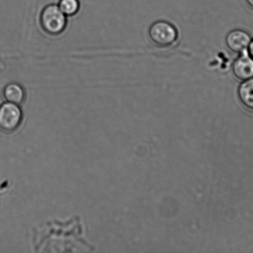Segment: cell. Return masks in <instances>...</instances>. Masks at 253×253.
<instances>
[{
  "instance_id": "6da1fadb",
  "label": "cell",
  "mask_w": 253,
  "mask_h": 253,
  "mask_svg": "<svg viewBox=\"0 0 253 253\" xmlns=\"http://www.w3.org/2000/svg\"><path fill=\"white\" fill-rule=\"evenodd\" d=\"M67 17L58 5L50 4L44 7L40 16V23L44 31L51 36L63 33L67 26Z\"/></svg>"
},
{
  "instance_id": "7a4b0ae2",
  "label": "cell",
  "mask_w": 253,
  "mask_h": 253,
  "mask_svg": "<svg viewBox=\"0 0 253 253\" xmlns=\"http://www.w3.org/2000/svg\"><path fill=\"white\" fill-rule=\"evenodd\" d=\"M151 43L159 48H168L173 45L178 39V32L170 22L158 21L151 24L148 31Z\"/></svg>"
},
{
  "instance_id": "3957f363",
  "label": "cell",
  "mask_w": 253,
  "mask_h": 253,
  "mask_svg": "<svg viewBox=\"0 0 253 253\" xmlns=\"http://www.w3.org/2000/svg\"><path fill=\"white\" fill-rule=\"evenodd\" d=\"M22 111L19 105L6 102L0 106V130L4 132H13L22 123Z\"/></svg>"
},
{
  "instance_id": "277c9868",
  "label": "cell",
  "mask_w": 253,
  "mask_h": 253,
  "mask_svg": "<svg viewBox=\"0 0 253 253\" xmlns=\"http://www.w3.org/2000/svg\"><path fill=\"white\" fill-rule=\"evenodd\" d=\"M251 42L252 38L250 34L241 29L233 30L225 37V44L228 49L237 54L247 51Z\"/></svg>"
},
{
  "instance_id": "5b68a950",
  "label": "cell",
  "mask_w": 253,
  "mask_h": 253,
  "mask_svg": "<svg viewBox=\"0 0 253 253\" xmlns=\"http://www.w3.org/2000/svg\"><path fill=\"white\" fill-rule=\"evenodd\" d=\"M233 74L237 80L245 81L253 78V58L247 51L240 54L232 66Z\"/></svg>"
},
{
  "instance_id": "8992f818",
  "label": "cell",
  "mask_w": 253,
  "mask_h": 253,
  "mask_svg": "<svg viewBox=\"0 0 253 253\" xmlns=\"http://www.w3.org/2000/svg\"><path fill=\"white\" fill-rule=\"evenodd\" d=\"M3 95L7 102L18 105H21L26 98V92L23 86L16 83L7 84L4 88Z\"/></svg>"
},
{
  "instance_id": "52a82bcc",
  "label": "cell",
  "mask_w": 253,
  "mask_h": 253,
  "mask_svg": "<svg viewBox=\"0 0 253 253\" xmlns=\"http://www.w3.org/2000/svg\"><path fill=\"white\" fill-rule=\"evenodd\" d=\"M238 97L245 108L253 111V78L243 82L238 89Z\"/></svg>"
},
{
  "instance_id": "ba28073f",
  "label": "cell",
  "mask_w": 253,
  "mask_h": 253,
  "mask_svg": "<svg viewBox=\"0 0 253 253\" xmlns=\"http://www.w3.org/2000/svg\"><path fill=\"white\" fill-rule=\"evenodd\" d=\"M58 6L66 17L73 16L80 9L79 0H59Z\"/></svg>"
},
{
  "instance_id": "9c48e42d",
  "label": "cell",
  "mask_w": 253,
  "mask_h": 253,
  "mask_svg": "<svg viewBox=\"0 0 253 253\" xmlns=\"http://www.w3.org/2000/svg\"><path fill=\"white\" fill-rule=\"evenodd\" d=\"M249 51L250 56L253 58V41L251 42V43L250 44Z\"/></svg>"
},
{
  "instance_id": "30bf717a",
  "label": "cell",
  "mask_w": 253,
  "mask_h": 253,
  "mask_svg": "<svg viewBox=\"0 0 253 253\" xmlns=\"http://www.w3.org/2000/svg\"><path fill=\"white\" fill-rule=\"evenodd\" d=\"M247 4L253 9V0H246Z\"/></svg>"
}]
</instances>
